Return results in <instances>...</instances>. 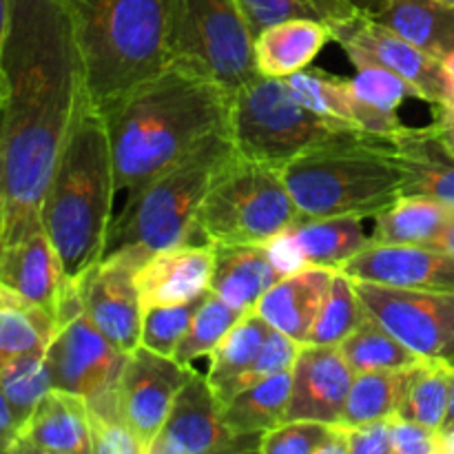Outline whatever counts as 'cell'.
Instances as JSON below:
<instances>
[{
	"instance_id": "obj_1",
	"label": "cell",
	"mask_w": 454,
	"mask_h": 454,
	"mask_svg": "<svg viewBox=\"0 0 454 454\" xmlns=\"http://www.w3.org/2000/svg\"><path fill=\"white\" fill-rule=\"evenodd\" d=\"M4 207L0 251L43 226V200L84 91L65 0H12L3 56Z\"/></svg>"
},
{
	"instance_id": "obj_2",
	"label": "cell",
	"mask_w": 454,
	"mask_h": 454,
	"mask_svg": "<svg viewBox=\"0 0 454 454\" xmlns=\"http://www.w3.org/2000/svg\"><path fill=\"white\" fill-rule=\"evenodd\" d=\"M231 93L208 75L168 62L100 111L124 200L229 124Z\"/></svg>"
},
{
	"instance_id": "obj_3",
	"label": "cell",
	"mask_w": 454,
	"mask_h": 454,
	"mask_svg": "<svg viewBox=\"0 0 454 454\" xmlns=\"http://www.w3.org/2000/svg\"><path fill=\"white\" fill-rule=\"evenodd\" d=\"M115 195L109 131L84 91L43 200V226L74 282L105 255Z\"/></svg>"
},
{
	"instance_id": "obj_4",
	"label": "cell",
	"mask_w": 454,
	"mask_h": 454,
	"mask_svg": "<svg viewBox=\"0 0 454 454\" xmlns=\"http://www.w3.org/2000/svg\"><path fill=\"white\" fill-rule=\"evenodd\" d=\"M100 111L168 65L171 0H65Z\"/></svg>"
},
{
	"instance_id": "obj_5",
	"label": "cell",
	"mask_w": 454,
	"mask_h": 454,
	"mask_svg": "<svg viewBox=\"0 0 454 454\" xmlns=\"http://www.w3.org/2000/svg\"><path fill=\"white\" fill-rule=\"evenodd\" d=\"M282 177L304 217L368 220L408 191L393 142L377 136L306 151L282 168Z\"/></svg>"
},
{
	"instance_id": "obj_6",
	"label": "cell",
	"mask_w": 454,
	"mask_h": 454,
	"mask_svg": "<svg viewBox=\"0 0 454 454\" xmlns=\"http://www.w3.org/2000/svg\"><path fill=\"white\" fill-rule=\"evenodd\" d=\"M235 155L238 151L224 129L146 182L137 193L124 200L122 211L111 222L105 255L120 248H137L149 255L191 242L195 217L208 189Z\"/></svg>"
},
{
	"instance_id": "obj_7",
	"label": "cell",
	"mask_w": 454,
	"mask_h": 454,
	"mask_svg": "<svg viewBox=\"0 0 454 454\" xmlns=\"http://www.w3.org/2000/svg\"><path fill=\"white\" fill-rule=\"evenodd\" d=\"M226 131L239 158L279 171L317 146L371 137L355 124L326 118L301 105L284 78L262 74L231 93Z\"/></svg>"
},
{
	"instance_id": "obj_8",
	"label": "cell",
	"mask_w": 454,
	"mask_h": 454,
	"mask_svg": "<svg viewBox=\"0 0 454 454\" xmlns=\"http://www.w3.org/2000/svg\"><path fill=\"white\" fill-rule=\"evenodd\" d=\"M301 217L279 168L235 155L208 189L191 242L266 244Z\"/></svg>"
},
{
	"instance_id": "obj_9",
	"label": "cell",
	"mask_w": 454,
	"mask_h": 454,
	"mask_svg": "<svg viewBox=\"0 0 454 454\" xmlns=\"http://www.w3.org/2000/svg\"><path fill=\"white\" fill-rule=\"evenodd\" d=\"M168 62H180L233 93L260 75L255 34L235 0H171Z\"/></svg>"
},
{
	"instance_id": "obj_10",
	"label": "cell",
	"mask_w": 454,
	"mask_h": 454,
	"mask_svg": "<svg viewBox=\"0 0 454 454\" xmlns=\"http://www.w3.org/2000/svg\"><path fill=\"white\" fill-rule=\"evenodd\" d=\"M44 355L51 368L53 388L84 397L91 412L120 415L118 381L127 355L120 353L87 317L78 293L67 304Z\"/></svg>"
},
{
	"instance_id": "obj_11",
	"label": "cell",
	"mask_w": 454,
	"mask_h": 454,
	"mask_svg": "<svg viewBox=\"0 0 454 454\" xmlns=\"http://www.w3.org/2000/svg\"><path fill=\"white\" fill-rule=\"evenodd\" d=\"M324 22L331 29V40L344 49L350 62L368 60L386 67L411 82L419 91L421 100L430 106L454 100L442 60L408 43L390 27L357 9L328 16Z\"/></svg>"
},
{
	"instance_id": "obj_12",
	"label": "cell",
	"mask_w": 454,
	"mask_h": 454,
	"mask_svg": "<svg viewBox=\"0 0 454 454\" xmlns=\"http://www.w3.org/2000/svg\"><path fill=\"white\" fill-rule=\"evenodd\" d=\"M368 315L424 359L454 364V293L412 291L353 279Z\"/></svg>"
},
{
	"instance_id": "obj_13",
	"label": "cell",
	"mask_w": 454,
	"mask_h": 454,
	"mask_svg": "<svg viewBox=\"0 0 454 454\" xmlns=\"http://www.w3.org/2000/svg\"><path fill=\"white\" fill-rule=\"evenodd\" d=\"M145 257L137 248H120L102 255L98 264L75 279L87 317L124 355L140 346L145 310L136 286V270Z\"/></svg>"
},
{
	"instance_id": "obj_14",
	"label": "cell",
	"mask_w": 454,
	"mask_h": 454,
	"mask_svg": "<svg viewBox=\"0 0 454 454\" xmlns=\"http://www.w3.org/2000/svg\"><path fill=\"white\" fill-rule=\"evenodd\" d=\"M260 452V443L226 426L222 402L207 375L195 371L177 393L149 454Z\"/></svg>"
},
{
	"instance_id": "obj_15",
	"label": "cell",
	"mask_w": 454,
	"mask_h": 454,
	"mask_svg": "<svg viewBox=\"0 0 454 454\" xmlns=\"http://www.w3.org/2000/svg\"><path fill=\"white\" fill-rule=\"evenodd\" d=\"M193 372V366L155 355L142 346L127 355L118 381V411L140 442L142 454H149L177 393Z\"/></svg>"
},
{
	"instance_id": "obj_16",
	"label": "cell",
	"mask_w": 454,
	"mask_h": 454,
	"mask_svg": "<svg viewBox=\"0 0 454 454\" xmlns=\"http://www.w3.org/2000/svg\"><path fill=\"white\" fill-rule=\"evenodd\" d=\"M341 273L359 282L412 291L454 293V255L421 244L371 242Z\"/></svg>"
},
{
	"instance_id": "obj_17",
	"label": "cell",
	"mask_w": 454,
	"mask_h": 454,
	"mask_svg": "<svg viewBox=\"0 0 454 454\" xmlns=\"http://www.w3.org/2000/svg\"><path fill=\"white\" fill-rule=\"evenodd\" d=\"M286 421L310 419L340 424L355 372L340 346L301 344L293 364Z\"/></svg>"
},
{
	"instance_id": "obj_18",
	"label": "cell",
	"mask_w": 454,
	"mask_h": 454,
	"mask_svg": "<svg viewBox=\"0 0 454 454\" xmlns=\"http://www.w3.org/2000/svg\"><path fill=\"white\" fill-rule=\"evenodd\" d=\"M213 244H176L149 253L136 270L142 310L186 304L211 291Z\"/></svg>"
},
{
	"instance_id": "obj_19",
	"label": "cell",
	"mask_w": 454,
	"mask_h": 454,
	"mask_svg": "<svg viewBox=\"0 0 454 454\" xmlns=\"http://www.w3.org/2000/svg\"><path fill=\"white\" fill-rule=\"evenodd\" d=\"M0 282L43 306L56 322L75 291V282L67 275L44 226L0 251Z\"/></svg>"
},
{
	"instance_id": "obj_20",
	"label": "cell",
	"mask_w": 454,
	"mask_h": 454,
	"mask_svg": "<svg viewBox=\"0 0 454 454\" xmlns=\"http://www.w3.org/2000/svg\"><path fill=\"white\" fill-rule=\"evenodd\" d=\"M9 454H93L87 399L51 388L18 428Z\"/></svg>"
},
{
	"instance_id": "obj_21",
	"label": "cell",
	"mask_w": 454,
	"mask_h": 454,
	"mask_svg": "<svg viewBox=\"0 0 454 454\" xmlns=\"http://www.w3.org/2000/svg\"><path fill=\"white\" fill-rule=\"evenodd\" d=\"M335 273L337 270L324 266H306L286 275L264 293L257 301L255 313L264 317L270 328L284 333L297 344H306Z\"/></svg>"
},
{
	"instance_id": "obj_22",
	"label": "cell",
	"mask_w": 454,
	"mask_h": 454,
	"mask_svg": "<svg viewBox=\"0 0 454 454\" xmlns=\"http://www.w3.org/2000/svg\"><path fill=\"white\" fill-rule=\"evenodd\" d=\"M357 74L348 80L353 122L377 137H390L403 127L397 109L406 98L421 100L419 91L402 75L368 60L353 62Z\"/></svg>"
},
{
	"instance_id": "obj_23",
	"label": "cell",
	"mask_w": 454,
	"mask_h": 454,
	"mask_svg": "<svg viewBox=\"0 0 454 454\" xmlns=\"http://www.w3.org/2000/svg\"><path fill=\"white\" fill-rule=\"evenodd\" d=\"M211 291L239 313L255 310L282 275L270 264L264 244H213Z\"/></svg>"
},
{
	"instance_id": "obj_24",
	"label": "cell",
	"mask_w": 454,
	"mask_h": 454,
	"mask_svg": "<svg viewBox=\"0 0 454 454\" xmlns=\"http://www.w3.org/2000/svg\"><path fill=\"white\" fill-rule=\"evenodd\" d=\"M390 142L408 171L406 193L428 195L454 208V153L434 129L403 124Z\"/></svg>"
},
{
	"instance_id": "obj_25",
	"label": "cell",
	"mask_w": 454,
	"mask_h": 454,
	"mask_svg": "<svg viewBox=\"0 0 454 454\" xmlns=\"http://www.w3.org/2000/svg\"><path fill=\"white\" fill-rule=\"evenodd\" d=\"M331 29L322 18H291L255 35L257 71L269 78H288L322 53Z\"/></svg>"
},
{
	"instance_id": "obj_26",
	"label": "cell",
	"mask_w": 454,
	"mask_h": 454,
	"mask_svg": "<svg viewBox=\"0 0 454 454\" xmlns=\"http://www.w3.org/2000/svg\"><path fill=\"white\" fill-rule=\"evenodd\" d=\"M288 231L295 235L310 266L333 270L344 269V264L371 244V235L364 231V220L355 215L301 217Z\"/></svg>"
},
{
	"instance_id": "obj_27",
	"label": "cell",
	"mask_w": 454,
	"mask_h": 454,
	"mask_svg": "<svg viewBox=\"0 0 454 454\" xmlns=\"http://www.w3.org/2000/svg\"><path fill=\"white\" fill-rule=\"evenodd\" d=\"M371 18L439 60L454 51V7L437 0H393Z\"/></svg>"
},
{
	"instance_id": "obj_28",
	"label": "cell",
	"mask_w": 454,
	"mask_h": 454,
	"mask_svg": "<svg viewBox=\"0 0 454 454\" xmlns=\"http://www.w3.org/2000/svg\"><path fill=\"white\" fill-rule=\"evenodd\" d=\"M452 211V207L428 195L406 193L372 217L375 229L371 233V242L433 247Z\"/></svg>"
},
{
	"instance_id": "obj_29",
	"label": "cell",
	"mask_w": 454,
	"mask_h": 454,
	"mask_svg": "<svg viewBox=\"0 0 454 454\" xmlns=\"http://www.w3.org/2000/svg\"><path fill=\"white\" fill-rule=\"evenodd\" d=\"M291 384L293 375L291 371H286L235 395L233 399L222 403L226 426L238 437L262 443V437L269 430L286 421Z\"/></svg>"
},
{
	"instance_id": "obj_30",
	"label": "cell",
	"mask_w": 454,
	"mask_h": 454,
	"mask_svg": "<svg viewBox=\"0 0 454 454\" xmlns=\"http://www.w3.org/2000/svg\"><path fill=\"white\" fill-rule=\"evenodd\" d=\"M58 331L51 313L0 282V364L27 353H44Z\"/></svg>"
},
{
	"instance_id": "obj_31",
	"label": "cell",
	"mask_w": 454,
	"mask_h": 454,
	"mask_svg": "<svg viewBox=\"0 0 454 454\" xmlns=\"http://www.w3.org/2000/svg\"><path fill=\"white\" fill-rule=\"evenodd\" d=\"M452 397V364L446 359H421L412 366L399 417L433 430L446 426Z\"/></svg>"
},
{
	"instance_id": "obj_32",
	"label": "cell",
	"mask_w": 454,
	"mask_h": 454,
	"mask_svg": "<svg viewBox=\"0 0 454 454\" xmlns=\"http://www.w3.org/2000/svg\"><path fill=\"white\" fill-rule=\"evenodd\" d=\"M411 372L412 366L399 368V371H375L355 375L340 426L350 428V426L390 419L397 415L403 395H406Z\"/></svg>"
},
{
	"instance_id": "obj_33",
	"label": "cell",
	"mask_w": 454,
	"mask_h": 454,
	"mask_svg": "<svg viewBox=\"0 0 454 454\" xmlns=\"http://www.w3.org/2000/svg\"><path fill=\"white\" fill-rule=\"evenodd\" d=\"M341 355L355 375L375 371H399L415 366L424 357L412 353L395 335H390L377 319L368 317L340 344Z\"/></svg>"
},
{
	"instance_id": "obj_34",
	"label": "cell",
	"mask_w": 454,
	"mask_h": 454,
	"mask_svg": "<svg viewBox=\"0 0 454 454\" xmlns=\"http://www.w3.org/2000/svg\"><path fill=\"white\" fill-rule=\"evenodd\" d=\"M270 331L273 328L269 326V322L260 317L255 310L244 313L235 322V326L226 333L224 340L217 344V348L208 355L207 380L211 381V386L222 384L251 366L253 359L264 348Z\"/></svg>"
},
{
	"instance_id": "obj_35",
	"label": "cell",
	"mask_w": 454,
	"mask_h": 454,
	"mask_svg": "<svg viewBox=\"0 0 454 454\" xmlns=\"http://www.w3.org/2000/svg\"><path fill=\"white\" fill-rule=\"evenodd\" d=\"M368 317L371 315L355 291V282L348 275L337 270L331 288H328L326 301H324L322 310H319L317 319L310 328L306 344L340 346Z\"/></svg>"
},
{
	"instance_id": "obj_36",
	"label": "cell",
	"mask_w": 454,
	"mask_h": 454,
	"mask_svg": "<svg viewBox=\"0 0 454 454\" xmlns=\"http://www.w3.org/2000/svg\"><path fill=\"white\" fill-rule=\"evenodd\" d=\"M47 353V350H44ZM44 353H27L0 364V390L20 428L40 399L53 388L51 368Z\"/></svg>"
},
{
	"instance_id": "obj_37",
	"label": "cell",
	"mask_w": 454,
	"mask_h": 454,
	"mask_svg": "<svg viewBox=\"0 0 454 454\" xmlns=\"http://www.w3.org/2000/svg\"><path fill=\"white\" fill-rule=\"evenodd\" d=\"M262 454H348L340 424L293 419L282 421L262 437Z\"/></svg>"
},
{
	"instance_id": "obj_38",
	"label": "cell",
	"mask_w": 454,
	"mask_h": 454,
	"mask_svg": "<svg viewBox=\"0 0 454 454\" xmlns=\"http://www.w3.org/2000/svg\"><path fill=\"white\" fill-rule=\"evenodd\" d=\"M242 315L244 313H239L238 309L226 304L220 295L208 291L204 295L200 309L195 310L193 319H191L189 331H186L180 346H177V362L184 364V366H191L198 359L208 357Z\"/></svg>"
},
{
	"instance_id": "obj_39",
	"label": "cell",
	"mask_w": 454,
	"mask_h": 454,
	"mask_svg": "<svg viewBox=\"0 0 454 454\" xmlns=\"http://www.w3.org/2000/svg\"><path fill=\"white\" fill-rule=\"evenodd\" d=\"M288 89L293 96L309 109L326 115V118L353 122V106H350L348 78H340L324 69H301L288 75ZM357 127V124H355Z\"/></svg>"
},
{
	"instance_id": "obj_40",
	"label": "cell",
	"mask_w": 454,
	"mask_h": 454,
	"mask_svg": "<svg viewBox=\"0 0 454 454\" xmlns=\"http://www.w3.org/2000/svg\"><path fill=\"white\" fill-rule=\"evenodd\" d=\"M300 346L295 340H291L288 335L279 331H270L269 340H266L262 353L253 359V364L248 368H244L239 375L231 377V380L222 381V384L213 386L215 395L220 397V402H229L235 395H239L242 390L251 388V386L262 384V381L270 380V377L279 375V372L293 371V364H295L297 353H300Z\"/></svg>"
},
{
	"instance_id": "obj_41",
	"label": "cell",
	"mask_w": 454,
	"mask_h": 454,
	"mask_svg": "<svg viewBox=\"0 0 454 454\" xmlns=\"http://www.w3.org/2000/svg\"><path fill=\"white\" fill-rule=\"evenodd\" d=\"M204 295L186 304L171 306H153L146 309L142 315L140 346L162 357L176 359V350L180 346L182 337L189 331V324L193 319L195 310L202 304Z\"/></svg>"
},
{
	"instance_id": "obj_42",
	"label": "cell",
	"mask_w": 454,
	"mask_h": 454,
	"mask_svg": "<svg viewBox=\"0 0 454 454\" xmlns=\"http://www.w3.org/2000/svg\"><path fill=\"white\" fill-rule=\"evenodd\" d=\"M235 3L239 4L255 35L262 34L266 27L291 18H322V13L304 0H235Z\"/></svg>"
},
{
	"instance_id": "obj_43",
	"label": "cell",
	"mask_w": 454,
	"mask_h": 454,
	"mask_svg": "<svg viewBox=\"0 0 454 454\" xmlns=\"http://www.w3.org/2000/svg\"><path fill=\"white\" fill-rule=\"evenodd\" d=\"M93 454H142L140 442L120 415L91 412Z\"/></svg>"
},
{
	"instance_id": "obj_44",
	"label": "cell",
	"mask_w": 454,
	"mask_h": 454,
	"mask_svg": "<svg viewBox=\"0 0 454 454\" xmlns=\"http://www.w3.org/2000/svg\"><path fill=\"white\" fill-rule=\"evenodd\" d=\"M390 426V452L393 454H442V434L417 421L395 415Z\"/></svg>"
},
{
	"instance_id": "obj_45",
	"label": "cell",
	"mask_w": 454,
	"mask_h": 454,
	"mask_svg": "<svg viewBox=\"0 0 454 454\" xmlns=\"http://www.w3.org/2000/svg\"><path fill=\"white\" fill-rule=\"evenodd\" d=\"M344 433L346 443H348V454H393L390 452L388 419L350 426V428H344Z\"/></svg>"
},
{
	"instance_id": "obj_46",
	"label": "cell",
	"mask_w": 454,
	"mask_h": 454,
	"mask_svg": "<svg viewBox=\"0 0 454 454\" xmlns=\"http://www.w3.org/2000/svg\"><path fill=\"white\" fill-rule=\"evenodd\" d=\"M264 247L266 253H269L270 264L275 266V270H278L282 278L310 266L309 262H306L304 251H301V247L297 244L295 235H293L291 231H284V233L275 235V238L269 239Z\"/></svg>"
},
{
	"instance_id": "obj_47",
	"label": "cell",
	"mask_w": 454,
	"mask_h": 454,
	"mask_svg": "<svg viewBox=\"0 0 454 454\" xmlns=\"http://www.w3.org/2000/svg\"><path fill=\"white\" fill-rule=\"evenodd\" d=\"M433 115L434 120L430 127L434 129V133L442 137L443 145L454 153V100L433 106Z\"/></svg>"
},
{
	"instance_id": "obj_48",
	"label": "cell",
	"mask_w": 454,
	"mask_h": 454,
	"mask_svg": "<svg viewBox=\"0 0 454 454\" xmlns=\"http://www.w3.org/2000/svg\"><path fill=\"white\" fill-rule=\"evenodd\" d=\"M16 417H13L12 408H9L7 399H4L3 390H0V454H9L13 439H16Z\"/></svg>"
},
{
	"instance_id": "obj_49",
	"label": "cell",
	"mask_w": 454,
	"mask_h": 454,
	"mask_svg": "<svg viewBox=\"0 0 454 454\" xmlns=\"http://www.w3.org/2000/svg\"><path fill=\"white\" fill-rule=\"evenodd\" d=\"M4 207V84L0 87V235H3Z\"/></svg>"
},
{
	"instance_id": "obj_50",
	"label": "cell",
	"mask_w": 454,
	"mask_h": 454,
	"mask_svg": "<svg viewBox=\"0 0 454 454\" xmlns=\"http://www.w3.org/2000/svg\"><path fill=\"white\" fill-rule=\"evenodd\" d=\"M9 20H12V0H0V87H3V56L7 44Z\"/></svg>"
},
{
	"instance_id": "obj_51",
	"label": "cell",
	"mask_w": 454,
	"mask_h": 454,
	"mask_svg": "<svg viewBox=\"0 0 454 454\" xmlns=\"http://www.w3.org/2000/svg\"><path fill=\"white\" fill-rule=\"evenodd\" d=\"M304 3L317 9V12L322 13V20H324V18H328V16H335V13H341V12H348V9H353L350 4L341 3V0H304Z\"/></svg>"
},
{
	"instance_id": "obj_52",
	"label": "cell",
	"mask_w": 454,
	"mask_h": 454,
	"mask_svg": "<svg viewBox=\"0 0 454 454\" xmlns=\"http://www.w3.org/2000/svg\"><path fill=\"white\" fill-rule=\"evenodd\" d=\"M341 3L350 4L353 9H357V12L366 13V16H375V13H380L381 9L388 7L393 0H341Z\"/></svg>"
},
{
	"instance_id": "obj_53",
	"label": "cell",
	"mask_w": 454,
	"mask_h": 454,
	"mask_svg": "<svg viewBox=\"0 0 454 454\" xmlns=\"http://www.w3.org/2000/svg\"><path fill=\"white\" fill-rule=\"evenodd\" d=\"M433 247L442 248V251H446V253H450V255H454V211H452L450 220H448L446 226H443L442 233H439V238L434 239Z\"/></svg>"
},
{
	"instance_id": "obj_54",
	"label": "cell",
	"mask_w": 454,
	"mask_h": 454,
	"mask_svg": "<svg viewBox=\"0 0 454 454\" xmlns=\"http://www.w3.org/2000/svg\"><path fill=\"white\" fill-rule=\"evenodd\" d=\"M442 434V454H454V424L439 430Z\"/></svg>"
},
{
	"instance_id": "obj_55",
	"label": "cell",
	"mask_w": 454,
	"mask_h": 454,
	"mask_svg": "<svg viewBox=\"0 0 454 454\" xmlns=\"http://www.w3.org/2000/svg\"><path fill=\"white\" fill-rule=\"evenodd\" d=\"M442 65H443V74H446L448 84H450V91L454 96V51H450L446 58H443Z\"/></svg>"
},
{
	"instance_id": "obj_56",
	"label": "cell",
	"mask_w": 454,
	"mask_h": 454,
	"mask_svg": "<svg viewBox=\"0 0 454 454\" xmlns=\"http://www.w3.org/2000/svg\"><path fill=\"white\" fill-rule=\"evenodd\" d=\"M454 424V364H452V397H450V411H448V417H446V426ZM443 426V428H446ZM442 428V430H443Z\"/></svg>"
},
{
	"instance_id": "obj_57",
	"label": "cell",
	"mask_w": 454,
	"mask_h": 454,
	"mask_svg": "<svg viewBox=\"0 0 454 454\" xmlns=\"http://www.w3.org/2000/svg\"><path fill=\"white\" fill-rule=\"evenodd\" d=\"M437 3H442V4H448V7H454V0H437Z\"/></svg>"
}]
</instances>
